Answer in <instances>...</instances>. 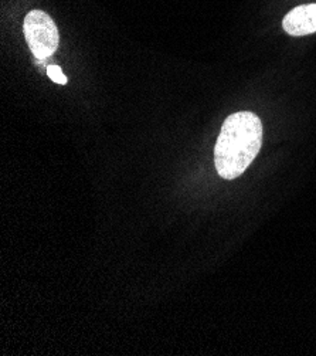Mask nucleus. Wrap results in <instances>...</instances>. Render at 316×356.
<instances>
[{
	"mask_svg": "<svg viewBox=\"0 0 316 356\" xmlns=\"http://www.w3.org/2000/svg\"><path fill=\"white\" fill-rule=\"evenodd\" d=\"M283 27L290 35L301 38L316 31V3L301 5L292 9L283 20Z\"/></svg>",
	"mask_w": 316,
	"mask_h": 356,
	"instance_id": "obj_3",
	"label": "nucleus"
},
{
	"mask_svg": "<svg viewBox=\"0 0 316 356\" xmlns=\"http://www.w3.org/2000/svg\"><path fill=\"white\" fill-rule=\"evenodd\" d=\"M47 76L57 84H61V86L67 84V77L63 74V71L58 65H49L47 67Z\"/></svg>",
	"mask_w": 316,
	"mask_h": 356,
	"instance_id": "obj_4",
	"label": "nucleus"
},
{
	"mask_svg": "<svg viewBox=\"0 0 316 356\" xmlns=\"http://www.w3.org/2000/svg\"><path fill=\"white\" fill-rule=\"evenodd\" d=\"M263 145L261 120L247 111L230 115L222 127L215 148V165L227 181L242 175Z\"/></svg>",
	"mask_w": 316,
	"mask_h": 356,
	"instance_id": "obj_1",
	"label": "nucleus"
},
{
	"mask_svg": "<svg viewBox=\"0 0 316 356\" xmlns=\"http://www.w3.org/2000/svg\"><path fill=\"white\" fill-rule=\"evenodd\" d=\"M23 31L27 46L39 60L49 58L58 49V29L54 20L43 10H31L27 13Z\"/></svg>",
	"mask_w": 316,
	"mask_h": 356,
	"instance_id": "obj_2",
	"label": "nucleus"
}]
</instances>
